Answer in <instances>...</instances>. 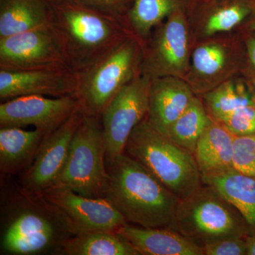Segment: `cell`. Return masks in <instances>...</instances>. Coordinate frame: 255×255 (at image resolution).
<instances>
[{
	"mask_svg": "<svg viewBox=\"0 0 255 255\" xmlns=\"http://www.w3.org/2000/svg\"><path fill=\"white\" fill-rule=\"evenodd\" d=\"M219 122L234 136L253 135L255 134V105L240 109Z\"/></svg>",
	"mask_w": 255,
	"mask_h": 255,
	"instance_id": "28",
	"label": "cell"
},
{
	"mask_svg": "<svg viewBox=\"0 0 255 255\" xmlns=\"http://www.w3.org/2000/svg\"><path fill=\"white\" fill-rule=\"evenodd\" d=\"M68 67L53 26L0 38V70L21 71Z\"/></svg>",
	"mask_w": 255,
	"mask_h": 255,
	"instance_id": "11",
	"label": "cell"
},
{
	"mask_svg": "<svg viewBox=\"0 0 255 255\" xmlns=\"http://www.w3.org/2000/svg\"><path fill=\"white\" fill-rule=\"evenodd\" d=\"M142 43L128 38L115 50L76 73L73 97L84 116L101 119L104 111L126 85L142 73Z\"/></svg>",
	"mask_w": 255,
	"mask_h": 255,
	"instance_id": "5",
	"label": "cell"
},
{
	"mask_svg": "<svg viewBox=\"0 0 255 255\" xmlns=\"http://www.w3.org/2000/svg\"><path fill=\"white\" fill-rule=\"evenodd\" d=\"M47 0H0V38L53 25Z\"/></svg>",
	"mask_w": 255,
	"mask_h": 255,
	"instance_id": "21",
	"label": "cell"
},
{
	"mask_svg": "<svg viewBox=\"0 0 255 255\" xmlns=\"http://www.w3.org/2000/svg\"><path fill=\"white\" fill-rule=\"evenodd\" d=\"M53 29L69 69L79 73L133 36L122 21L68 0L51 3Z\"/></svg>",
	"mask_w": 255,
	"mask_h": 255,
	"instance_id": "3",
	"label": "cell"
},
{
	"mask_svg": "<svg viewBox=\"0 0 255 255\" xmlns=\"http://www.w3.org/2000/svg\"><path fill=\"white\" fill-rule=\"evenodd\" d=\"M47 133L34 128H0V172L1 175H19L33 163Z\"/></svg>",
	"mask_w": 255,
	"mask_h": 255,
	"instance_id": "19",
	"label": "cell"
},
{
	"mask_svg": "<svg viewBox=\"0 0 255 255\" xmlns=\"http://www.w3.org/2000/svg\"><path fill=\"white\" fill-rule=\"evenodd\" d=\"M224 34L204 40L191 51L190 65L184 80L198 97L241 74L246 53L242 33Z\"/></svg>",
	"mask_w": 255,
	"mask_h": 255,
	"instance_id": "9",
	"label": "cell"
},
{
	"mask_svg": "<svg viewBox=\"0 0 255 255\" xmlns=\"http://www.w3.org/2000/svg\"><path fill=\"white\" fill-rule=\"evenodd\" d=\"M13 176L1 177V255H58L75 236L66 218L43 194L23 189Z\"/></svg>",
	"mask_w": 255,
	"mask_h": 255,
	"instance_id": "1",
	"label": "cell"
},
{
	"mask_svg": "<svg viewBox=\"0 0 255 255\" xmlns=\"http://www.w3.org/2000/svg\"><path fill=\"white\" fill-rule=\"evenodd\" d=\"M43 195L63 213L75 236L93 231H116L128 223L106 197H87L61 186L50 188Z\"/></svg>",
	"mask_w": 255,
	"mask_h": 255,
	"instance_id": "13",
	"label": "cell"
},
{
	"mask_svg": "<svg viewBox=\"0 0 255 255\" xmlns=\"http://www.w3.org/2000/svg\"><path fill=\"white\" fill-rule=\"evenodd\" d=\"M191 29L187 10L166 18L142 43V74L151 79H184L189 70Z\"/></svg>",
	"mask_w": 255,
	"mask_h": 255,
	"instance_id": "8",
	"label": "cell"
},
{
	"mask_svg": "<svg viewBox=\"0 0 255 255\" xmlns=\"http://www.w3.org/2000/svg\"><path fill=\"white\" fill-rule=\"evenodd\" d=\"M245 29L248 30L255 34V1L253 3L251 14L244 23Z\"/></svg>",
	"mask_w": 255,
	"mask_h": 255,
	"instance_id": "32",
	"label": "cell"
},
{
	"mask_svg": "<svg viewBox=\"0 0 255 255\" xmlns=\"http://www.w3.org/2000/svg\"><path fill=\"white\" fill-rule=\"evenodd\" d=\"M76 73L68 67L37 70H0V100L27 95L61 97L73 96Z\"/></svg>",
	"mask_w": 255,
	"mask_h": 255,
	"instance_id": "15",
	"label": "cell"
},
{
	"mask_svg": "<svg viewBox=\"0 0 255 255\" xmlns=\"http://www.w3.org/2000/svg\"><path fill=\"white\" fill-rule=\"evenodd\" d=\"M108 179L107 144L101 119L83 116L54 186L87 197H105Z\"/></svg>",
	"mask_w": 255,
	"mask_h": 255,
	"instance_id": "7",
	"label": "cell"
},
{
	"mask_svg": "<svg viewBox=\"0 0 255 255\" xmlns=\"http://www.w3.org/2000/svg\"><path fill=\"white\" fill-rule=\"evenodd\" d=\"M78 110V101L73 96H21L1 102L0 128L31 126L48 134Z\"/></svg>",
	"mask_w": 255,
	"mask_h": 255,
	"instance_id": "14",
	"label": "cell"
},
{
	"mask_svg": "<svg viewBox=\"0 0 255 255\" xmlns=\"http://www.w3.org/2000/svg\"><path fill=\"white\" fill-rule=\"evenodd\" d=\"M151 78L140 74L118 92L101 117L107 160L124 153L126 144L135 127L147 117Z\"/></svg>",
	"mask_w": 255,
	"mask_h": 255,
	"instance_id": "10",
	"label": "cell"
},
{
	"mask_svg": "<svg viewBox=\"0 0 255 255\" xmlns=\"http://www.w3.org/2000/svg\"><path fill=\"white\" fill-rule=\"evenodd\" d=\"M201 97L210 117L221 122L240 109L255 105V89L244 77L235 76Z\"/></svg>",
	"mask_w": 255,
	"mask_h": 255,
	"instance_id": "24",
	"label": "cell"
},
{
	"mask_svg": "<svg viewBox=\"0 0 255 255\" xmlns=\"http://www.w3.org/2000/svg\"><path fill=\"white\" fill-rule=\"evenodd\" d=\"M212 120L202 99L196 96L187 110L169 128L167 136L194 155L199 138Z\"/></svg>",
	"mask_w": 255,
	"mask_h": 255,
	"instance_id": "26",
	"label": "cell"
},
{
	"mask_svg": "<svg viewBox=\"0 0 255 255\" xmlns=\"http://www.w3.org/2000/svg\"><path fill=\"white\" fill-rule=\"evenodd\" d=\"M107 198L129 224L170 228L179 199L136 159L123 153L107 160Z\"/></svg>",
	"mask_w": 255,
	"mask_h": 255,
	"instance_id": "2",
	"label": "cell"
},
{
	"mask_svg": "<svg viewBox=\"0 0 255 255\" xmlns=\"http://www.w3.org/2000/svg\"><path fill=\"white\" fill-rule=\"evenodd\" d=\"M60 255H140L117 231H99L82 233L64 243Z\"/></svg>",
	"mask_w": 255,
	"mask_h": 255,
	"instance_id": "25",
	"label": "cell"
},
{
	"mask_svg": "<svg viewBox=\"0 0 255 255\" xmlns=\"http://www.w3.org/2000/svg\"><path fill=\"white\" fill-rule=\"evenodd\" d=\"M196 95L184 79H151L147 118L156 130L167 136L171 126L191 105Z\"/></svg>",
	"mask_w": 255,
	"mask_h": 255,
	"instance_id": "17",
	"label": "cell"
},
{
	"mask_svg": "<svg viewBox=\"0 0 255 255\" xmlns=\"http://www.w3.org/2000/svg\"><path fill=\"white\" fill-rule=\"evenodd\" d=\"M201 180L219 191L239 211L246 222L248 235H255V177L234 168Z\"/></svg>",
	"mask_w": 255,
	"mask_h": 255,
	"instance_id": "22",
	"label": "cell"
},
{
	"mask_svg": "<svg viewBox=\"0 0 255 255\" xmlns=\"http://www.w3.org/2000/svg\"><path fill=\"white\" fill-rule=\"evenodd\" d=\"M192 0H132L126 24L142 43L166 18L178 10H188Z\"/></svg>",
	"mask_w": 255,
	"mask_h": 255,
	"instance_id": "23",
	"label": "cell"
},
{
	"mask_svg": "<svg viewBox=\"0 0 255 255\" xmlns=\"http://www.w3.org/2000/svg\"><path fill=\"white\" fill-rule=\"evenodd\" d=\"M234 137L222 124L213 119L199 138L194 153L201 177L233 168Z\"/></svg>",
	"mask_w": 255,
	"mask_h": 255,
	"instance_id": "20",
	"label": "cell"
},
{
	"mask_svg": "<svg viewBox=\"0 0 255 255\" xmlns=\"http://www.w3.org/2000/svg\"><path fill=\"white\" fill-rule=\"evenodd\" d=\"M124 153L140 162L179 200L203 184L194 155L156 130L147 118L132 130Z\"/></svg>",
	"mask_w": 255,
	"mask_h": 255,
	"instance_id": "4",
	"label": "cell"
},
{
	"mask_svg": "<svg viewBox=\"0 0 255 255\" xmlns=\"http://www.w3.org/2000/svg\"><path fill=\"white\" fill-rule=\"evenodd\" d=\"M47 1H49L50 4H51V3L55 2V1H58V0H47Z\"/></svg>",
	"mask_w": 255,
	"mask_h": 255,
	"instance_id": "34",
	"label": "cell"
},
{
	"mask_svg": "<svg viewBox=\"0 0 255 255\" xmlns=\"http://www.w3.org/2000/svg\"><path fill=\"white\" fill-rule=\"evenodd\" d=\"M246 237L225 238L206 245L204 255H247Z\"/></svg>",
	"mask_w": 255,
	"mask_h": 255,
	"instance_id": "30",
	"label": "cell"
},
{
	"mask_svg": "<svg viewBox=\"0 0 255 255\" xmlns=\"http://www.w3.org/2000/svg\"><path fill=\"white\" fill-rule=\"evenodd\" d=\"M140 255H204L201 247L170 228H143L127 224L117 229Z\"/></svg>",
	"mask_w": 255,
	"mask_h": 255,
	"instance_id": "18",
	"label": "cell"
},
{
	"mask_svg": "<svg viewBox=\"0 0 255 255\" xmlns=\"http://www.w3.org/2000/svg\"><path fill=\"white\" fill-rule=\"evenodd\" d=\"M172 228L201 248L225 238L248 236L246 222L237 209L204 183L179 200Z\"/></svg>",
	"mask_w": 255,
	"mask_h": 255,
	"instance_id": "6",
	"label": "cell"
},
{
	"mask_svg": "<svg viewBox=\"0 0 255 255\" xmlns=\"http://www.w3.org/2000/svg\"><path fill=\"white\" fill-rule=\"evenodd\" d=\"M76 111L59 127L46 134L33 163L18 176V182L25 190L43 194L53 187L65 167L72 140L83 118Z\"/></svg>",
	"mask_w": 255,
	"mask_h": 255,
	"instance_id": "12",
	"label": "cell"
},
{
	"mask_svg": "<svg viewBox=\"0 0 255 255\" xmlns=\"http://www.w3.org/2000/svg\"><path fill=\"white\" fill-rule=\"evenodd\" d=\"M253 1H255V0H253Z\"/></svg>",
	"mask_w": 255,
	"mask_h": 255,
	"instance_id": "35",
	"label": "cell"
},
{
	"mask_svg": "<svg viewBox=\"0 0 255 255\" xmlns=\"http://www.w3.org/2000/svg\"><path fill=\"white\" fill-rule=\"evenodd\" d=\"M247 255H255V235H248L246 237Z\"/></svg>",
	"mask_w": 255,
	"mask_h": 255,
	"instance_id": "33",
	"label": "cell"
},
{
	"mask_svg": "<svg viewBox=\"0 0 255 255\" xmlns=\"http://www.w3.org/2000/svg\"><path fill=\"white\" fill-rule=\"evenodd\" d=\"M233 167L241 173L255 177V134L235 136Z\"/></svg>",
	"mask_w": 255,
	"mask_h": 255,
	"instance_id": "27",
	"label": "cell"
},
{
	"mask_svg": "<svg viewBox=\"0 0 255 255\" xmlns=\"http://www.w3.org/2000/svg\"><path fill=\"white\" fill-rule=\"evenodd\" d=\"M253 0H192L187 10L198 38L205 40L228 33L243 24L253 10Z\"/></svg>",
	"mask_w": 255,
	"mask_h": 255,
	"instance_id": "16",
	"label": "cell"
},
{
	"mask_svg": "<svg viewBox=\"0 0 255 255\" xmlns=\"http://www.w3.org/2000/svg\"><path fill=\"white\" fill-rule=\"evenodd\" d=\"M241 33L246 50L241 75L255 89V34L245 28Z\"/></svg>",
	"mask_w": 255,
	"mask_h": 255,
	"instance_id": "31",
	"label": "cell"
},
{
	"mask_svg": "<svg viewBox=\"0 0 255 255\" xmlns=\"http://www.w3.org/2000/svg\"><path fill=\"white\" fill-rule=\"evenodd\" d=\"M68 1L81 5L106 16L116 18L122 21L126 26H127L125 21L126 16L132 2V0H68Z\"/></svg>",
	"mask_w": 255,
	"mask_h": 255,
	"instance_id": "29",
	"label": "cell"
}]
</instances>
